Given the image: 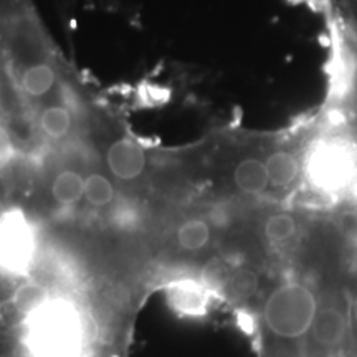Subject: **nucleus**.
<instances>
[{
  "mask_svg": "<svg viewBox=\"0 0 357 357\" xmlns=\"http://www.w3.org/2000/svg\"><path fill=\"white\" fill-rule=\"evenodd\" d=\"M319 296L301 280H283L261 303V323L271 337L284 342L305 341L314 323Z\"/></svg>",
  "mask_w": 357,
  "mask_h": 357,
  "instance_id": "nucleus-1",
  "label": "nucleus"
},
{
  "mask_svg": "<svg viewBox=\"0 0 357 357\" xmlns=\"http://www.w3.org/2000/svg\"><path fill=\"white\" fill-rule=\"evenodd\" d=\"M351 326L349 298L331 296L328 300L319 298V307L307 341L314 344L318 351L331 354L344 344Z\"/></svg>",
  "mask_w": 357,
  "mask_h": 357,
  "instance_id": "nucleus-2",
  "label": "nucleus"
},
{
  "mask_svg": "<svg viewBox=\"0 0 357 357\" xmlns=\"http://www.w3.org/2000/svg\"><path fill=\"white\" fill-rule=\"evenodd\" d=\"M311 177L321 189L337 190L349 184L356 174V159L347 147L328 144L312 155Z\"/></svg>",
  "mask_w": 357,
  "mask_h": 357,
  "instance_id": "nucleus-3",
  "label": "nucleus"
},
{
  "mask_svg": "<svg viewBox=\"0 0 357 357\" xmlns=\"http://www.w3.org/2000/svg\"><path fill=\"white\" fill-rule=\"evenodd\" d=\"M106 167L118 181L132 182L146 171L147 154L139 142L129 136H121L108 146L105 154Z\"/></svg>",
  "mask_w": 357,
  "mask_h": 357,
  "instance_id": "nucleus-4",
  "label": "nucleus"
},
{
  "mask_svg": "<svg viewBox=\"0 0 357 357\" xmlns=\"http://www.w3.org/2000/svg\"><path fill=\"white\" fill-rule=\"evenodd\" d=\"M32 250V234L26 218L19 212H7L0 218V260L8 265H20Z\"/></svg>",
  "mask_w": 357,
  "mask_h": 357,
  "instance_id": "nucleus-5",
  "label": "nucleus"
},
{
  "mask_svg": "<svg viewBox=\"0 0 357 357\" xmlns=\"http://www.w3.org/2000/svg\"><path fill=\"white\" fill-rule=\"evenodd\" d=\"M42 333L48 344L65 351L77 344L79 337V321L65 303L52 306L42 321Z\"/></svg>",
  "mask_w": 357,
  "mask_h": 357,
  "instance_id": "nucleus-6",
  "label": "nucleus"
},
{
  "mask_svg": "<svg viewBox=\"0 0 357 357\" xmlns=\"http://www.w3.org/2000/svg\"><path fill=\"white\" fill-rule=\"evenodd\" d=\"M212 225L202 217H190L178 223L174 242L178 252L197 255L204 253L212 243Z\"/></svg>",
  "mask_w": 357,
  "mask_h": 357,
  "instance_id": "nucleus-7",
  "label": "nucleus"
},
{
  "mask_svg": "<svg viewBox=\"0 0 357 357\" xmlns=\"http://www.w3.org/2000/svg\"><path fill=\"white\" fill-rule=\"evenodd\" d=\"M235 187L242 194L260 195L270 187L265 160L258 158L242 159L234 171Z\"/></svg>",
  "mask_w": 357,
  "mask_h": 357,
  "instance_id": "nucleus-8",
  "label": "nucleus"
},
{
  "mask_svg": "<svg viewBox=\"0 0 357 357\" xmlns=\"http://www.w3.org/2000/svg\"><path fill=\"white\" fill-rule=\"evenodd\" d=\"M50 195L61 207H73L84 197V177L75 169H61L52 178Z\"/></svg>",
  "mask_w": 357,
  "mask_h": 357,
  "instance_id": "nucleus-9",
  "label": "nucleus"
},
{
  "mask_svg": "<svg viewBox=\"0 0 357 357\" xmlns=\"http://www.w3.org/2000/svg\"><path fill=\"white\" fill-rule=\"evenodd\" d=\"M270 185L288 187L298 181L301 174V162L293 153L275 151L265 160Z\"/></svg>",
  "mask_w": 357,
  "mask_h": 357,
  "instance_id": "nucleus-10",
  "label": "nucleus"
},
{
  "mask_svg": "<svg viewBox=\"0 0 357 357\" xmlns=\"http://www.w3.org/2000/svg\"><path fill=\"white\" fill-rule=\"evenodd\" d=\"M298 231H300L298 220L287 212L271 213L263 223V235L266 242L276 248L291 245L298 238Z\"/></svg>",
  "mask_w": 357,
  "mask_h": 357,
  "instance_id": "nucleus-11",
  "label": "nucleus"
},
{
  "mask_svg": "<svg viewBox=\"0 0 357 357\" xmlns=\"http://www.w3.org/2000/svg\"><path fill=\"white\" fill-rule=\"evenodd\" d=\"M84 200L95 208H105L114 202L116 189L109 177L101 172H91L84 177Z\"/></svg>",
  "mask_w": 357,
  "mask_h": 357,
  "instance_id": "nucleus-12",
  "label": "nucleus"
},
{
  "mask_svg": "<svg viewBox=\"0 0 357 357\" xmlns=\"http://www.w3.org/2000/svg\"><path fill=\"white\" fill-rule=\"evenodd\" d=\"M349 311H351V323L357 329V288L349 296Z\"/></svg>",
  "mask_w": 357,
  "mask_h": 357,
  "instance_id": "nucleus-13",
  "label": "nucleus"
},
{
  "mask_svg": "<svg viewBox=\"0 0 357 357\" xmlns=\"http://www.w3.org/2000/svg\"><path fill=\"white\" fill-rule=\"evenodd\" d=\"M351 192H352V197H354V199L357 200V181L354 182V184H352V189H351Z\"/></svg>",
  "mask_w": 357,
  "mask_h": 357,
  "instance_id": "nucleus-14",
  "label": "nucleus"
}]
</instances>
